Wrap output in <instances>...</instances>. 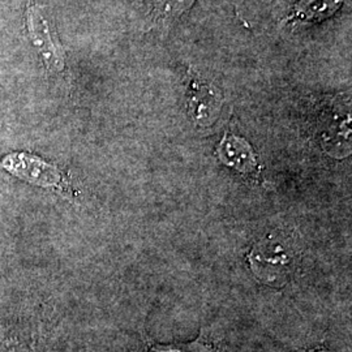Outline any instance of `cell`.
<instances>
[{"label": "cell", "instance_id": "1", "mask_svg": "<svg viewBox=\"0 0 352 352\" xmlns=\"http://www.w3.org/2000/svg\"><path fill=\"white\" fill-rule=\"evenodd\" d=\"M26 34L38 59L49 75H60L65 69V54L56 37L45 7L29 1L25 8Z\"/></svg>", "mask_w": 352, "mask_h": 352}, {"label": "cell", "instance_id": "2", "mask_svg": "<svg viewBox=\"0 0 352 352\" xmlns=\"http://www.w3.org/2000/svg\"><path fill=\"white\" fill-rule=\"evenodd\" d=\"M1 166L11 175L17 176L32 186L56 188L62 192L71 190L63 173L55 164H49L34 154L13 151L3 157Z\"/></svg>", "mask_w": 352, "mask_h": 352}, {"label": "cell", "instance_id": "3", "mask_svg": "<svg viewBox=\"0 0 352 352\" xmlns=\"http://www.w3.org/2000/svg\"><path fill=\"white\" fill-rule=\"evenodd\" d=\"M222 94L212 84L192 78L187 89L189 118L197 126L213 124L222 107Z\"/></svg>", "mask_w": 352, "mask_h": 352}, {"label": "cell", "instance_id": "4", "mask_svg": "<svg viewBox=\"0 0 352 352\" xmlns=\"http://www.w3.org/2000/svg\"><path fill=\"white\" fill-rule=\"evenodd\" d=\"M252 269L266 282H276L283 277L289 264L287 254L279 244L263 243L251 254Z\"/></svg>", "mask_w": 352, "mask_h": 352}, {"label": "cell", "instance_id": "5", "mask_svg": "<svg viewBox=\"0 0 352 352\" xmlns=\"http://www.w3.org/2000/svg\"><path fill=\"white\" fill-rule=\"evenodd\" d=\"M218 154L223 164L241 173H252L257 167L256 155L245 140L226 135L218 146Z\"/></svg>", "mask_w": 352, "mask_h": 352}, {"label": "cell", "instance_id": "6", "mask_svg": "<svg viewBox=\"0 0 352 352\" xmlns=\"http://www.w3.org/2000/svg\"><path fill=\"white\" fill-rule=\"evenodd\" d=\"M343 0H300L289 13L291 23H320L337 12Z\"/></svg>", "mask_w": 352, "mask_h": 352}, {"label": "cell", "instance_id": "7", "mask_svg": "<svg viewBox=\"0 0 352 352\" xmlns=\"http://www.w3.org/2000/svg\"><path fill=\"white\" fill-rule=\"evenodd\" d=\"M195 1L196 0H155V17L164 25H171L188 11Z\"/></svg>", "mask_w": 352, "mask_h": 352}, {"label": "cell", "instance_id": "8", "mask_svg": "<svg viewBox=\"0 0 352 352\" xmlns=\"http://www.w3.org/2000/svg\"><path fill=\"white\" fill-rule=\"evenodd\" d=\"M149 352H214L213 346L200 340L186 344H155Z\"/></svg>", "mask_w": 352, "mask_h": 352}]
</instances>
